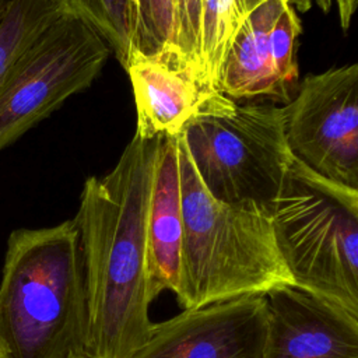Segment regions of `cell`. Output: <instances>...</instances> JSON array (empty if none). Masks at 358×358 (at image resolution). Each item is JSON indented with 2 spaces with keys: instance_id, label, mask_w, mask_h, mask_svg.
<instances>
[{
  "instance_id": "52a82bcc",
  "label": "cell",
  "mask_w": 358,
  "mask_h": 358,
  "mask_svg": "<svg viewBox=\"0 0 358 358\" xmlns=\"http://www.w3.org/2000/svg\"><path fill=\"white\" fill-rule=\"evenodd\" d=\"M284 112L294 157L315 172L358 189V64L306 76Z\"/></svg>"
},
{
  "instance_id": "d6986e66",
  "label": "cell",
  "mask_w": 358,
  "mask_h": 358,
  "mask_svg": "<svg viewBox=\"0 0 358 358\" xmlns=\"http://www.w3.org/2000/svg\"><path fill=\"white\" fill-rule=\"evenodd\" d=\"M295 10H299L302 13L310 10V7L313 6V0H288Z\"/></svg>"
},
{
  "instance_id": "ffe728a7",
  "label": "cell",
  "mask_w": 358,
  "mask_h": 358,
  "mask_svg": "<svg viewBox=\"0 0 358 358\" xmlns=\"http://www.w3.org/2000/svg\"><path fill=\"white\" fill-rule=\"evenodd\" d=\"M67 358H88L83 351H74Z\"/></svg>"
},
{
  "instance_id": "30bf717a",
  "label": "cell",
  "mask_w": 358,
  "mask_h": 358,
  "mask_svg": "<svg viewBox=\"0 0 358 358\" xmlns=\"http://www.w3.org/2000/svg\"><path fill=\"white\" fill-rule=\"evenodd\" d=\"M262 358H358V316L294 285L266 294Z\"/></svg>"
},
{
  "instance_id": "8fae6325",
  "label": "cell",
  "mask_w": 358,
  "mask_h": 358,
  "mask_svg": "<svg viewBox=\"0 0 358 358\" xmlns=\"http://www.w3.org/2000/svg\"><path fill=\"white\" fill-rule=\"evenodd\" d=\"M129 74L136 113V134L144 138L178 137L200 101L211 91L173 53L130 55Z\"/></svg>"
},
{
  "instance_id": "ac0fdd59",
  "label": "cell",
  "mask_w": 358,
  "mask_h": 358,
  "mask_svg": "<svg viewBox=\"0 0 358 358\" xmlns=\"http://www.w3.org/2000/svg\"><path fill=\"white\" fill-rule=\"evenodd\" d=\"M316 3V6L323 11V13H329L331 8V1L333 0H313ZM336 6H337V13H338V21L340 25L343 28V31H348L354 13L357 10V4L358 0H334Z\"/></svg>"
},
{
  "instance_id": "8992f818",
  "label": "cell",
  "mask_w": 358,
  "mask_h": 358,
  "mask_svg": "<svg viewBox=\"0 0 358 358\" xmlns=\"http://www.w3.org/2000/svg\"><path fill=\"white\" fill-rule=\"evenodd\" d=\"M110 49L81 20L60 14L27 48L0 87V151L87 90Z\"/></svg>"
},
{
  "instance_id": "3957f363",
  "label": "cell",
  "mask_w": 358,
  "mask_h": 358,
  "mask_svg": "<svg viewBox=\"0 0 358 358\" xmlns=\"http://www.w3.org/2000/svg\"><path fill=\"white\" fill-rule=\"evenodd\" d=\"M85 326L74 220L13 231L0 281V358H67L83 351Z\"/></svg>"
},
{
  "instance_id": "6da1fadb",
  "label": "cell",
  "mask_w": 358,
  "mask_h": 358,
  "mask_svg": "<svg viewBox=\"0 0 358 358\" xmlns=\"http://www.w3.org/2000/svg\"><path fill=\"white\" fill-rule=\"evenodd\" d=\"M162 138L134 133L112 171L84 182L73 220L84 268L88 358H131L151 329L147 220Z\"/></svg>"
},
{
  "instance_id": "5bb4252c",
  "label": "cell",
  "mask_w": 358,
  "mask_h": 358,
  "mask_svg": "<svg viewBox=\"0 0 358 358\" xmlns=\"http://www.w3.org/2000/svg\"><path fill=\"white\" fill-rule=\"evenodd\" d=\"M63 13L91 27L124 69L134 50L137 0H57Z\"/></svg>"
},
{
  "instance_id": "ba28073f",
  "label": "cell",
  "mask_w": 358,
  "mask_h": 358,
  "mask_svg": "<svg viewBox=\"0 0 358 358\" xmlns=\"http://www.w3.org/2000/svg\"><path fill=\"white\" fill-rule=\"evenodd\" d=\"M302 24L288 0H263L236 32L215 90L238 99L289 102Z\"/></svg>"
},
{
  "instance_id": "7a4b0ae2",
  "label": "cell",
  "mask_w": 358,
  "mask_h": 358,
  "mask_svg": "<svg viewBox=\"0 0 358 358\" xmlns=\"http://www.w3.org/2000/svg\"><path fill=\"white\" fill-rule=\"evenodd\" d=\"M182 263L176 295L183 309L294 285L268 208L217 200L199 178L178 136Z\"/></svg>"
},
{
  "instance_id": "277c9868",
  "label": "cell",
  "mask_w": 358,
  "mask_h": 358,
  "mask_svg": "<svg viewBox=\"0 0 358 358\" xmlns=\"http://www.w3.org/2000/svg\"><path fill=\"white\" fill-rule=\"evenodd\" d=\"M268 213L294 287L358 316V189L292 157Z\"/></svg>"
},
{
  "instance_id": "44dd1931",
  "label": "cell",
  "mask_w": 358,
  "mask_h": 358,
  "mask_svg": "<svg viewBox=\"0 0 358 358\" xmlns=\"http://www.w3.org/2000/svg\"><path fill=\"white\" fill-rule=\"evenodd\" d=\"M7 4H8V0H0V20H1L6 8H7Z\"/></svg>"
},
{
  "instance_id": "7c38bea8",
  "label": "cell",
  "mask_w": 358,
  "mask_h": 358,
  "mask_svg": "<svg viewBox=\"0 0 358 358\" xmlns=\"http://www.w3.org/2000/svg\"><path fill=\"white\" fill-rule=\"evenodd\" d=\"M182 236L178 137H164L157 155L147 220L148 292L152 301L165 289L178 292Z\"/></svg>"
},
{
  "instance_id": "2e32d148",
  "label": "cell",
  "mask_w": 358,
  "mask_h": 358,
  "mask_svg": "<svg viewBox=\"0 0 358 358\" xmlns=\"http://www.w3.org/2000/svg\"><path fill=\"white\" fill-rule=\"evenodd\" d=\"M134 50L147 56L176 55L173 49V0H137Z\"/></svg>"
},
{
  "instance_id": "9a60e30c",
  "label": "cell",
  "mask_w": 358,
  "mask_h": 358,
  "mask_svg": "<svg viewBox=\"0 0 358 358\" xmlns=\"http://www.w3.org/2000/svg\"><path fill=\"white\" fill-rule=\"evenodd\" d=\"M60 14L57 0H8L0 20V87L27 48Z\"/></svg>"
},
{
  "instance_id": "5b68a950",
  "label": "cell",
  "mask_w": 358,
  "mask_h": 358,
  "mask_svg": "<svg viewBox=\"0 0 358 358\" xmlns=\"http://www.w3.org/2000/svg\"><path fill=\"white\" fill-rule=\"evenodd\" d=\"M179 137L206 189L228 204L268 208L294 157L284 106L238 105L217 90L200 101Z\"/></svg>"
},
{
  "instance_id": "e0dca14e",
  "label": "cell",
  "mask_w": 358,
  "mask_h": 358,
  "mask_svg": "<svg viewBox=\"0 0 358 358\" xmlns=\"http://www.w3.org/2000/svg\"><path fill=\"white\" fill-rule=\"evenodd\" d=\"M201 7L203 0H173V49L206 85L200 57Z\"/></svg>"
},
{
  "instance_id": "4fadbf2b",
  "label": "cell",
  "mask_w": 358,
  "mask_h": 358,
  "mask_svg": "<svg viewBox=\"0 0 358 358\" xmlns=\"http://www.w3.org/2000/svg\"><path fill=\"white\" fill-rule=\"evenodd\" d=\"M263 0H203L200 57L206 85L215 90L228 49L248 18Z\"/></svg>"
},
{
  "instance_id": "9c48e42d",
  "label": "cell",
  "mask_w": 358,
  "mask_h": 358,
  "mask_svg": "<svg viewBox=\"0 0 358 358\" xmlns=\"http://www.w3.org/2000/svg\"><path fill=\"white\" fill-rule=\"evenodd\" d=\"M266 295L214 302L152 323L131 358H262Z\"/></svg>"
}]
</instances>
